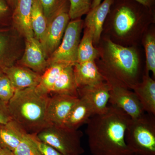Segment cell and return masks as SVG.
I'll return each mask as SVG.
<instances>
[{
	"label": "cell",
	"instance_id": "cell-14",
	"mask_svg": "<svg viewBox=\"0 0 155 155\" xmlns=\"http://www.w3.org/2000/svg\"><path fill=\"white\" fill-rule=\"evenodd\" d=\"M114 2V0H104L87 14L84 23L86 28L92 35L94 43H98L99 41L103 25Z\"/></svg>",
	"mask_w": 155,
	"mask_h": 155
},
{
	"label": "cell",
	"instance_id": "cell-35",
	"mask_svg": "<svg viewBox=\"0 0 155 155\" xmlns=\"http://www.w3.org/2000/svg\"><path fill=\"white\" fill-rule=\"evenodd\" d=\"M8 2L9 5H10V7L12 9V10H14L16 7V4H17V0H8Z\"/></svg>",
	"mask_w": 155,
	"mask_h": 155
},
{
	"label": "cell",
	"instance_id": "cell-30",
	"mask_svg": "<svg viewBox=\"0 0 155 155\" xmlns=\"http://www.w3.org/2000/svg\"><path fill=\"white\" fill-rule=\"evenodd\" d=\"M12 10L8 0H0V27L8 26L9 19L12 17Z\"/></svg>",
	"mask_w": 155,
	"mask_h": 155
},
{
	"label": "cell",
	"instance_id": "cell-22",
	"mask_svg": "<svg viewBox=\"0 0 155 155\" xmlns=\"http://www.w3.org/2000/svg\"><path fill=\"white\" fill-rule=\"evenodd\" d=\"M31 23L34 37L41 43L46 31L48 22L39 0L32 2Z\"/></svg>",
	"mask_w": 155,
	"mask_h": 155
},
{
	"label": "cell",
	"instance_id": "cell-23",
	"mask_svg": "<svg viewBox=\"0 0 155 155\" xmlns=\"http://www.w3.org/2000/svg\"><path fill=\"white\" fill-rule=\"evenodd\" d=\"M68 65L72 64L59 63L50 65L41 75L40 81L36 87L42 92L49 95L54 84Z\"/></svg>",
	"mask_w": 155,
	"mask_h": 155
},
{
	"label": "cell",
	"instance_id": "cell-32",
	"mask_svg": "<svg viewBox=\"0 0 155 155\" xmlns=\"http://www.w3.org/2000/svg\"><path fill=\"white\" fill-rule=\"evenodd\" d=\"M11 120L8 103L0 100V123L6 124Z\"/></svg>",
	"mask_w": 155,
	"mask_h": 155
},
{
	"label": "cell",
	"instance_id": "cell-3",
	"mask_svg": "<svg viewBox=\"0 0 155 155\" xmlns=\"http://www.w3.org/2000/svg\"><path fill=\"white\" fill-rule=\"evenodd\" d=\"M97 67L105 81H115L130 90L141 81L139 60L136 50L110 40L106 42L102 63Z\"/></svg>",
	"mask_w": 155,
	"mask_h": 155
},
{
	"label": "cell",
	"instance_id": "cell-36",
	"mask_svg": "<svg viewBox=\"0 0 155 155\" xmlns=\"http://www.w3.org/2000/svg\"><path fill=\"white\" fill-rule=\"evenodd\" d=\"M102 0H94L92 5L91 9L101 4Z\"/></svg>",
	"mask_w": 155,
	"mask_h": 155
},
{
	"label": "cell",
	"instance_id": "cell-5",
	"mask_svg": "<svg viewBox=\"0 0 155 155\" xmlns=\"http://www.w3.org/2000/svg\"><path fill=\"white\" fill-rule=\"evenodd\" d=\"M125 141L132 153L155 155L154 115L144 114L130 119L125 134Z\"/></svg>",
	"mask_w": 155,
	"mask_h": 155
},
{
	"label": "cell",
	"instance_id": "cell-28",
	"mask_svg": "<svg viewBox=\"0 0 155 155\" xmlns=\"http://www.w3.org/2000/svg\"><path fill=\"white\" fill-rule=\"evenodd\" d=\"M94 0H69V14L70 19L80 18L91 9Z\"/></svg>",
	"mask_w": 155,
	"mask_h": 155
},
{
	"label": "cell",
	"instance_id": "cell-37",
	"mask_svg": "<svg viewBox=\"0 0 155 155\" xmlns=\"http://www.w3.org/2000/svg\"><path fill=\"white\" fill-rule=\"evenodd\" d=\"M3 149L2 148H1V147H0V153L2 152V150Z\"/></svg>",
	"mask_w": 155,
	"mask_h": 155
},
{
	"label": "cell",
	"instance_id": "cell-1",
	"mask_svg": "<svg viewBox=\"0 0 155 155\" xmlns=\"http://www.w3.org/2000/svg\"><path fill=\"white\" fill-rule=\"evenodd\" d=\"M131 118L116 106H108L104 114L92 116L86 133L92 155H131L125 141Z\"/></svg>",
	"mask_w": 155,
	"mask_h": 155
},
{
	"label": "cell",
	"instance_id": "cell-10",
	"mask_svg": "<svg viewBox=\"0 0 155 155\" xmlns=\"http://www.w3.org/2000/svg\"><path fill=\"white\" fill-rule=\"evenodd\" d=\"M79 97L54 94L49 96L47 108V119L50 125H64Z\"/></svg>",
	"mask_w": 155,
	"mask_h": 155
},
{
	"label": "cell",
	"instance_id": "cell-8",
	"mask_svg": "<svg viewBox=\"0 0 155 155\" xmlns=\"http://www.w3.org/2000/svg\"><path fill=\"white\" fill-rule=\"evenodd\" d=\"M110 86L109 102L126 113L131 119L138 118L144 114L134 92L112 81H106Z\"/></svg>",
	"mask_w": 155,
	"mask_h": 155
},
{
	"label": "cell",
	"instance_id": "cell-33",
	"mask_svg": "<svg viewBox=\"0 0 155 155\" xmlns=\"http://www.w3.org/2000/svg\"><path fill=\"white\" fill-rule=\"evenodd\" d=\"M133 1H135L139 4L152 10L153 8V6L155 4V0H133Z\"/></svg>",
	"mask_w": 155,
	"mask_h": 155
},
{
	"label": "cell",
	"instance_id": "cell-27",
	"mask_svg": "<svg viewBox=\"0 0 155 155\" xmlns=\"http://www.w3.org/2000/svg\"><path fill=\"white\" fill-rule=\"evenodd\" d=\"M13 152L14 155H41L33 136L27 133Z\"/></svg>",
	"mask_w": 155,
	"mask_h": 155
},
{
	"label": "cell",
	"instance_id": "cell-2",
	"mask_svg": "<svg viewBox=\"0 0 155 155\" xmlns=\"http://www.w3.org/2000/svg\"><path fill=\"white\" fill-rule=\"evenodd\" d=\"M50 96L36 87L16 91L8 102L12 120L26 133L36 134L50 126L47 119V108Z\"/></svg>",
	"mask_w": 155,
	"mask_h": 155
},
{
	"label": "cell",
	"instance_id": "cell-18",
	"mask_svg": "<svg viewBox=\"0 0 155 155\" xmlns=\"http://www.w3.org/2000/svg\"><path fill=\"white\" fill-rule=\"evenodd\" d=\"M132 90L136 95L144 112L155 115V81L146 72L141 81Z\"/></svg>",
	"mask_w": 155,
	"mask_h": 155
},
{
	"label": "cell",
	"instance_id": "cell-20",
	"mask_svg": "<svg viewBox=\"0 0 155 155\" xmlns=\"http://www.w3.org/2000/svg\"><path fill=\"white\" fill-rule=\"evenodd\" d=\"M26 133L14 120L0 123V147L14 151Z\"/></svg>",
	"mask_w": 155,
	"mask_h": 155
},
{
	"label": "cell",
	"instance_id": "cell-11",
	"mask_svg": "<svg viewBox=\"0 0 155 155\" xmlns=\"http://www.w3.org/2000/svg\"><path fill=\"white\" fill-rule=\"evenodd\" d=\"M19 36L13 28L0 27V75L15 65L20 55Z\"/></svg>",
	"mask_w": 155,
	"mask_h": 155
},
{
	"label": "cell",
	"instance_id": "cell-38",
	"mask_svg": "<svg viewBox=\"0 0 155 155\" xmlns=\"http://www.w3.org/2000/svg\"><path fill=\"white\" fill-rule=\"evenodd\" d=\"M131 155H139L136 154L134 153V154H132Z\"/></svg>",
	"mask_w": 155,
	"mask_h": 155
},
{
	"label": "cell",
	"instance_id": "cell-9",
	"mask_svg": "<svg viewBox=\"0 0 155 155\" xmlns=\"http://www.w3.org/2000/svg\"><path fill=\"white\" fill-rule=\"evenodd\" d=\"M69 9L57 13L48 22L44 37L41 43L47 59L54 52L62 41L70 20Z\"/></svg>",
	"mask_w": 155,
	"mask_h": 155
},
{
	"label": "cell",
	"instance_id": "cell-25",
	"mask_svg": "<svg viewBox=\"0 0 155 155\" xmlns=\"http://www.w3.org/2000/svg\"><path fill=\"white\" fill-rule=\"evenodd\" d=\"M47 22L59 11L69 8V0H39Z\"/></svg>",
	"mask_w": 155,
	"mask_h": 155
},
{
	"label": "cell",
	"instance_id": "cell-4",
	"mask_svg": "<svg viewBox=\"0 0 155 155\" xmlns=\"http://www.w3.org/2000/svg\"><path fill=\"white\" fill-rule=\"evenodd\" d=\"M153 10L133 0H114L107 19L115 35L122 40L132 39L140 31L142 23L150 22Z\"/></svg>",
	"mask_w": 155,
	"mask_h": 155
},
{
	"label": "cell",
	"instance_id": "cell-15",
	"mask_svg": "<svg viewBox=\"0 0 155 155\" xmlns=\"http://www.w3.org/2000/svg\"><path fill=\"white\" fill-rule=\"evenodd\" d=\"M4 73L8 77L16 91L36 87L41 75L27 67L14 65L6 68Z\"/></svg>",
	"mask_w": 155,
	"mask_h": 155
},
{
	"label": "cell",
	"instance_id": "cell-12",
	"mask_svg": "<svg viewBox=\"0 0 155 155\" xmlns=\"http://www.w3.org/2000/svg\"><path fill=\"white\" fill-rule=\"evenodd\" d=\"M19 63L20 66L41 75L48 68L47 59L41 43L34 37L25 38V50Z\"/></svg>",
	"mask_w": 155,
	"mask_h": 155
},
{
	"label": "cell",
	"instance_id": "cell-34",
	"mask_svg": "<svg viewBox=\"0 0 155 155\" xmlns=\"http://www.w3.org/2000/svg\"><path fill=\"white\" fill-rule=\"evenodd\" d=\"M0 155H14L13 152L6 149H3L0 153Z\"/></svg>",
	"mask_w": 155,
	"mask_h": 155
},
{
	"label": "cell",
	"instance_id": "cell-16",
	"mask_svg": "<svg viewBox=\"0 0 155 155\" xmlns=\"http://www.w3.org/2000/svg\"><path fill=\"white\" fill-rule=\"evenodd\" d=\"M95 61L76 63L73 66L74 75L78 87L94 86L105 81Z\"/></svg>",
	"mask_w": 155,
	"mask_h": 155
},
{
	"label": "cell",
	"instance_id": "cell-31",
	"mask_svg": "<svg viewBox=\"0 0 155 155\" xmlns=\"http://www.w3.org/2000/svg\"><path fill=\"white\" fill-rule=\"evenodd\" d=\"M41 155H63L49 145L39 140L35 134H32Z\"/></svg>",
	"mask_w": 155,
	"mask_h": 155
},
{
	"label": "cell",
	"instance_id": "cell-26",
	"mask_svg": "<svg viewBox=\"0 0 155 155\" xmlns=\"http://www.w3.org/2000/svg\"><path fill=\"white\" fill-rule=\"evenodd\" d=\"M144 46L146 54V72H152L155 76V37L154 35L149 33L144 38Z\"/></svg>",
	"mask_w": 155,
	"mask_h": 155
},
{
	"label": "cell",
	"instance_id": "cell-24",
	"mask_svg": "<svg viewBox=\"0 0 155 155\" xmlns=\"http://www.w3.org/2000/svg\"><path fill=\"white\" fill-rule=\"evenodd\" d=\"M93 43L92 35L86 28L78 45L76 63L95 61L99 55V52L94 47Z\"/></svg>",
	"mask_w": 155,
	"mask_h": 155
},
{
	"label": "cell",
	"instance_id": "cell-7",
	"mask_svg": "<svg viewBox=\"0 0 155 155\" xmlns=\"http://www.w3.org/2000/svg\"><path fill=\"white\" fill-rule=\"evenodd\" d=\"M83 23L80 18L69 22L61 44L47 59L48 67L59 63L75 65Z\"/></svg>",
	"mask_w": 155,
	"mask_h": 155
},
{
	"label": "cell",
	"instance_id": "cell-17",
	"mask_svg": "<svg viewBox=\"0 0 155 155\" xmlns=\"http://www.w3.org/2000/svg\"><path fill=\"white\" fill-rule=\"evenodd\" d=\"M33 0H17L11 19L17 32L25 38L34 37L31 16Z\"/></svg>",
	"mask_w": 155,
	"mask_h": 155
},
{
	"label": "cell",
	"instance_id": "cell-6",
	"mask_svg": "<svg viewBox=\"0 0 155 155\" xmlns=\"http://www.w3.org/2000/svg\"><path fill=\"white\" fill-rule=\"evenodd\" d=\"M39 140L49 145L63 155H80L84 152L81 139L83 133L64 125H50L35 134Z\"/></svg>",
	"mask_w": 155,
	"mask_h": 155
},
{
	"label": "cell",
	"instance_id": "cell-29",
	"mask_svg": "<svg viewBox=\"0 0 155 155\" xmlns=\"http://www.w3.org/2000/svg\"><path fill=\"white\" fill-rule=\"evenodd\" d=\"M16 90L5 73L0 75V100L8 103L14 95Z\"/></svg>",
	"mask_w": 155,
	"mask_h": 155
},
{
	"label": "cell",
	"instance_id": "cell-19",
	"mask_svg": "<svg viewBox=\"0 0 155 155\" xmlns=\"http://www.w3.org/2000/svg\"><path fill=\"white\" fill-rule=\"evenodd\" d=\"M94 115L93 110L89 103L85 99L79 97L66 119L64 125L69 129L78 130L81 126L87 124Z\"/></svg>",
	"mask_w": 155,
	"mask_h": 155
},
{
	"label": "cell",
	"instance_id": "cell-13",
	"mask_svg": "<svg viewBox=\"0 0 155 155\" xmlns=\"http://www.w3.org/2000/svg\"><path fill=\"white\" fill-rule=\"evenodd\" d=\"M79 97L85 99L91 106L94 115L104 114L107 110L110 86L107 81L94 86L78 87Z\"/></svg>",
	"mask_w": 155,
	"mask_h": 155
},
{
	"label": "cell",
	"instance_id": "cell-21",
	"mask_svg": "<svg viewBox=\"0 0 155 155\" xmlns=\"http://www.w3.org/2000/svg\"><path fill=\"white\" fill-rule=\"evenodd\" d=\"M73 66L72 65H68L64 68L53 85L51 94L79 97L78 91V87L75 81Z\"/></svg>",
	"mask_w": 155,
	"mask_h": 155
}]
</instances>
